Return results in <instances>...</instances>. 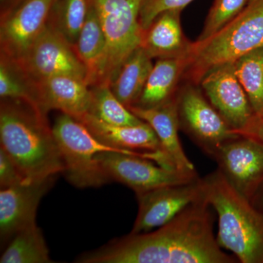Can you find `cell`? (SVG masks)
Wrapping results in <instances>:
<instances>
[{
	"label": "cell",
	"mask_w": 263,
	"mask_h": 263,
	"mask_svg": "<svg viewBox=\"0 0 263 263\" xmlns=\"http://www.w3.org/2000/svg\"><path fill=\"white\" fill-rule=\"evenodd\" d=\"M251 203L263 214V181L249 199Z\"/></svg>",
	"instance_id": "obj_32"
},
{
	"label": "cell",
	"mask_w": 263,
	"mask_h": 263,
	"mask_svg": "<svg viewBox=\"0 0 263 263\" xmlns=\"http://www.w3.org/2000/svg\"><path fill=\"white\" fill-rule=\"evenodd\" d=\"M263 47V0H249L224 28L202 42L192 43L183 75L195 84L212 67L234 62Z\"/></svg>",
	"instance_id": "obj_4"
},
{
	"label": "cell",
	"mask_w": 263,
	"mask_h": 263,
	"mask_svg": "<svg viewBox=\"0 0 263 263\" xmlns=\"http://www.w3.org/2000/svg\"><path fill=\"white\" fill-rule=\"evenodd\" d=\"M16 60L36 81L53 76H71L86 82L87 72L73 45L48 23L22 57Z\"/></svg>",
	"instance_id": "obj_9"
},
{
	"label": "cell",
	"mask_w": 263,
	"mask_h": 263,
	"mask_svg": "<svg viewBox=\"0 0 263 263\" xmlns=\"http://www.w3.org/2000/svg\"><path fill=\"white\" fill-rule=\"evenodd\" d=\"M91 0H56L48 24L75 45L84 25Z\"/></svg>",
	"instance_id": "obj_26"
},
{
	"label": "cell",
	"mask_w": 263,
	"mask_h": 263,
	"mask_svg": "<svg viewBox=\"0 0 263 263\" xmlns=\"http://www.w3.org/2000/svg\"><path fill=\"white\" fill-rule=\"evenodd\" d=\"M77 120L104 144L119 149L162 154L166 157L155 132L145 122L135 126L113 125L90 114Z\"/></svg>",
	"instance_id": "obj_17"
},
{
	"label": "cell",
	"mask_w": 263,
	"mask_h": 263,
	"mask_svg": "<svg viewBox=\"0 0 263 263\" xmlns=\"http://www.w3.org/2000/svg\"><path fill=\"white\" fill-rule=\"evenodd\" d=\"M145 2L91 0L106 42L105 64L99 84L110 85L128 57L141 46L144 31L140 24V13Z\"/></svg>",
	"instance_id": "obj_6"
},
{
	"label": "cell",
	"mask_w": 263,
	"mask_h": 263,
	"mask_svg": "<svg viewBox=\"0 0 263 263\" xmlns=\"http://www.w3.org/2000/svg\"><path fill=\"white\" fill-rule=\"evenodd\" d=\"M213 160L226 181L249 200L263 181V143L254 138L238 135L224 143Z\"/></svg>",
	"instance_id": "obj_12"
},
{
	"label": "cell",
	"mask_w": 263,
	"mask_h": 263,
	"mask_svg": "<svg viewBox=\"0 0 263 263\" xmlns=\"http://www.w3.org/2000/svg\"><path fill=\"white\" fill-rule=\"evenodd\" d=\"M179 129L213 159L224 143L238 136L197 84L184 85L176 94Z\"/></svg>",
	"instance_id": "obj_7"
},
{
	"label": "cell",
	"mask_w": 263,
	"mask_h": 263,
	"mask_svg": "<svg viewBox=\"0 0 263 263\" xmlns=\"http://www.w3.org/2000/svg\"><path fill=\"white\" fill-rule=\"evenodd\" d=\"M52 129L65 165L63 174L76 187H99L110 182L96 159L102 152H119L157 160L155 153L119 149L104 144L84 124L67 114L59 116Z\"/></svg>",
	"instance_id": "obj_5"
},
{
	"label": "cell",
	"mask_w": 263,
	"mask_h": 263,
	"mask_svg": "<svg viewBox=\"0 0 263 263\" xmlns=\"http://www.w3.org/2000/svg\"><path fill=\"white\" fill-rule=\"evenodd\" d=\"M74 48L87 72V84L91 87L100 84L105 64L106 42L98 14L91 3Z\"/></svg>",
	"instance_id": "obj_20"
},
{
	"label": "cell",
	"mask_w": 263,
	"mask_h": 263,
	"mask_svg": "<svg viewBox=\"0 0 263 263\" xmlns=\"http://www.w3.org/2000/svg\"><path fill=\"white\" fill-rule=\"evenodd\" d=\"M0 147L14 162L26 183L43 181L65 171L47 115L25 102L2 99Z\"/></svg>",
	"instance_id": "obj_2"
},
{
	"label": "cell",
	"mask_w": 263,
	"mask_h": 263,
	"mask_svg": "<svg viewBox=\"0 0 263 263\" xmlns=\"http://www.w3.org/2000/svg\"><path fill=\"white\" fill-rule=\"evenodd\" d=\"M37 98L43 113L60 110L80 119L89 113L91 87L86 81L71 76H57L37 81Z\"/></svg>",
	"instance_id": "obj_15"
},
{
	"label": "cell",
	"mask_w": 263,
	"mask_h": 263,
	"mask_svg": "<svg viewBox=\"0 0 263 263\" xmlns=\"http://www.w3.org/2000/svg\"><path fill=\"white\" fill-rule=\"evenodd\" d=\"M194 0H146L140 13V24L146 30L154 20L166 10H182Z\"/></svg>",
	"instance_id": "obj_28"
},
{
	"label": "cell",
	"mask_w": 263,
	"mask_h": 263,
	"mask_svg": "<svg viewBox=\"0 0 263 263\" xmlns=\"http://www.w3.org/2000/svg\"><path fill=\"white\" fill-rule=\"evenodd\" d=\"M1 263H51L49 250L37 224L18 232L0 257Z\"/></svg>",
	"instance_id": "obj_23"
},
{
	"label": "cell",
	"mask_w": 263,
	"mask_h": 263,
	"mask_svg": "<svg viewBox=\"0 0 263 263\" xmlns=\"http://www.w3.org/2000/svg\"><path fill=\"white\" fill-rule=\"evenodd\" d=\"M181 11L179 9L166 10L143 32L141 46L152 60L189 56L192 43L183 34Z\"/></svg>",
	"instance_id": "obj_18"
},
{
	"label": "cell",
	"mask_w": 263,
	"mask_h": 263,
	"mask_svg": "<svg viewBox=\"0 0 263 263\" xmlns=\"http://www.w3.org/2000/svg\"><path fill=\"white\" fill-rule=\"evenodd\" d=\"M57 176L37 182L24 183L0 191V238L11 239L20 230L36 224V214L43 197L49 191Z\"/></svg>",
	"instance_id": "obj_14"
},
{
	"label": "cell",
	"mask_w": 263,
	"mask_h": 263,
	"mask_svg": "<svg viewBox=\"0 0 263 263\" xmlns=\"http://www.w3.org/2000/svg\"><path fill=\"white\" fill-rule=\"evenodd\" d=\"M152 59L141 46L123 64L110 86L119 101L127 108L136 105L153 67Z\"/></svg>",
	"instance_id": "obj_21"
},
{
	"label": "cell",
	"mask_w": 263,
	"mask_h": 263,
	"mask_svg": "<svg viewBox=\"0 0 263 263\" xmlns=\"http://www.w3.org/2000/svg\"><path fill=\"white\" fill-rule=\"evenodd\" d=\"M218 218V243L241 263H263V214L216 170L202 178Z\"/></svg>",
	"instance_id": "obj_3"
},
{
	"label": "cell",
	"mask_w": 263,
	"mask_h": 263,
	"mask_svg": "<svg viewBox=\"0 0 263 263\" xmlns=\"http://www.w3.org/2000/svg\"><path fill=\"white\" fill-rule=\"evenodd\" d=\"M0 98L21 100L43 111L38 103L37 81L16 60L3 53H0Z\"/></svg>",
	"instance_id": "obj_22"
},
{
	"label": "cell",
	"mask_w": 263,
	"mask_h": 263,
	"mask_svg": "<svg viewBox=\"0 0 263 263\" xmlns=\"http://www.w3.org/2000/svg\"><path fill=\"white\" fill-rule=\"evenodd\" d=\"M235 73L256 117H263V47L234 62Z\"/></svg>",
	"instance_id": "obj_25"
},
{
	"label": "cell",
	"mask_w": 263,
	"mask_h": 263,
	"mask_svg": "<svg viewBox=\"0 0 263 263\" xmlns=\"http://www.w3.org/2000/svg\"><path fill=\"white\" fill-rule=\"evenodd\" d=\"M187 58L158 60L152 67L141 97L133 107L155 108L176 98L179 90L177 84L186 70Z\"/></svg>",
	"instance_id": "obj_19"
},
{
	"label": "cell",
	"mask_w": 263,
	"mask_h": 263,
	"mask_svg": "<svg viewBox=\"0 0 263 263\" xmlns=\"http://www.w3.org/2000/svg\"><path fill=\"white\" fill-rule=\"evenodd\" d=\"M89 113L103 122L113 125L135 126L144 122L123 105L108 84L91 86Z\"/></svg>",
	"instance_id": "obj_24"
},
{
	"label": "cell",
	"mask_w": 263,
	"mask_h": 263,
	"mask_svg": "<svg viewBox=\"0 0 263 263\" xmlns=\"http://www.w3.org/2000/svg\"><path fill=\"white\" fill-rule=\"evenodd\" d=\"M200 84L209 101L235 133L248 127L255 114L235 73L234 62L212 67Z\"/></svg>",
	"instance_id": "obj_11"
},
{
	"label": "cell",
	"mask_w": 263,
	"mask_h": 263,
	"mask_svg": "<svg viewBox=\"0 0 263 263\" xmlns=\"http://www.w3.org/2000/svg\"><path fill=\"white\" fill-rule=\"evenodd\" d=\"M24 0H0V18L11 13Z\"/></svg>",
	"instance_id": "obj_31"
},
{
	"label": "cell",
	"mask_w": 263,
	"mask_h": 263,
	"mask_svg": "<svg viewBox=\"0 0 263 263\" xmlns=\"http://www.w3.org/2000/svg\"><path fill=\"white\" fill-rule=\"evenodd\" d=\"M96 159L110 181L123 183L136 195L199 177L197 172L167 168L141 156L106 152L98 154Z\"/></svg>",
	"instance_id": "obj_8"
},
{
	"label": "cell",
	"mask_w": 263,
	"mask_h": 263,
	"mask_svg": "<svg viewBox=\"0 0 263 263\" xmlns=\"http://www.w3.org/2000/svg\"><path fill=\"white\" fill-rule=\"evenodd\" d=\"M205 194L202 178L137 194L138 212L131 234L152 231L170 222Z\"/></svg>",
	"instance_id": "obj_10"
},
{
	"label": "cell",
	"mask_w": 263,
	"mask_h": 263,
	"mask_svg": "<svg viewBox=\"0 0 263 263\" xmlns=\"http://www.w3.org/2000/svg\"><path fill=\"white\" fill-rule=\"evenodd\" d=\"M213 209L205 194L155 231L129 233L82 254L80 263H235L214 233Z\"/></svg>",
	"instance_id": "obj_1"
},
{
	"label": "cell",
	"mask_w": 263,
	"mask_h": 263,
	"mask_svg": "<svg viewBox=\"0 0 263 263\" xmlns=\"http://www.w3.org/2000/svg\"><path fill=\"white\" fill-rule=\"evenodd\" d=\"M56 0H24L0 18V53L18 60L46 28Z\"/></svg>",
	"instance_id": "obj_13"
},
{
	"label": "cell",
	"mask_w": 263,
	"mask_h": 263,
	"mask_svg": "<svg viewBox=\"0 0 263 263\" xmlns=\"http://www.w3.org/2000/svg\"><path fill=\"white\" fill-rule=\"evenodd\" d=\"M238 134L250 137L263 143V117H254L250 124Z\"/></svg>",
	"instance_id": "obj_30"
},
{
	"label": "cell",
	"mask_w": 263,
	"mask_h": 263,
	"mask_svg": "<svg viewBox=\"0 0 263 263\" xmlns=\"http://www.w3.org/2000/svg\"><path fill=\"white\" fill-rule=\"evenodd\" d=\"M23 176L8 154L0 147V187L10 186L24 183Z\"/></svg>",
	"instance_id": "obj_29"
},
{
	"label": "cell",
	"mask_w": 263,
	"mask_h": 263,
	"mask_svg": "<svg viewBox=\"0 0 263 263\" xmlns=\"http://www.w3.org/2000/svg\"><path fill=\"white\" fill-rule=\"evenodd\" d=\"M249 0H214L196 42L209 39L237 16Z\"/></svg>",
	"instance_id": "obj_27"
},
{
	"label": "cell",
	"mask_w": 263,
	"mask_h": 263,
	"mask_svg": "<svg viewBox=\"0 0 263 263\" xmlns=\"http://www.w3.org/2000/svg\"><path fill=\"white\" fill-rule=\"evenodd\" d=\"M129 109L154 129L164 155L175 169L186 173L197 172L180 141L176 98L155 108L144 109L133 106Z\"/></svg>",
	"instance_id": "obj_16"
}]
</instances>
